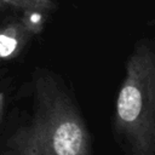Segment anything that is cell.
<instances>
[{
	"label": "cell",
	"instance_id": "3",
	"mask_svg": "<svg viewBox=\"0 0 155 155\" xmlns=\"http://www.w3.org/2000/svg\"><path fill=\"white\" fill-rule=\"evenodd\" d=\"M33 36L19 16L5 22L0 25V59L18 57Z\"/></svg>",
	"mask_w": 155,
	"mask_h": 155
},
{
	"label": "cell",
	"instance_id": "4",
	"mask_svg": "<svg viewBox=\"0 0 155 155\" xmlns=\"http://www.w3.org/2000/svg\"><path fill=\"white\" fill-rule=\"evenodd\" d=\"M56 7L52 0H0V10L22 12L27 10H41L50 12Z\"/></svg>",
	"mask_w": 155,
	"mask_h": 155
},
{
	"label": "cell",
	"instance_id": "2",
	"mask_svg": "<svg viewBox=\"0 0 155 155\" xmlns=\"http://www.w3.org/2000/svg\"><path fill=\"white\" fill-rule=\"evenodd\" d=\"M113 127L126 155H155V51L149 39L139 40L126 61Z\"/></svg>",
	"mask_w": 155,
	"mask_h": 155
},
{
	"label": "cell",
	"instance_id": "5",
	"mask_svg": "<svg viewBox=\"0 0 155 155\" xmlns=\"http://www.w3.org/2000/svg\"><path fill=\"white\" fill-rule=\"evenodd\" d=\"M6 99H7V88H0V122L2 120L5 105H6Z\"/></svg>",
	"mask_w": 155,
	"mask_h": 155
},
{
	"label": "cell",
	"instance_id": "1",
	"mask_svg": "<svg viewBox=\"0 0 155 155\" xmlns=\"http://www.w3.org/2000/svg\"><path fill=\"white\" fill-rule=\"evenodd\" d=\"M29 87L30 116L7 138L0 155H93L91 132L62 76L36 68Z\"/></svg>",
	"mask_w": 155,
	"mask_h": 155
}]
</instances>
